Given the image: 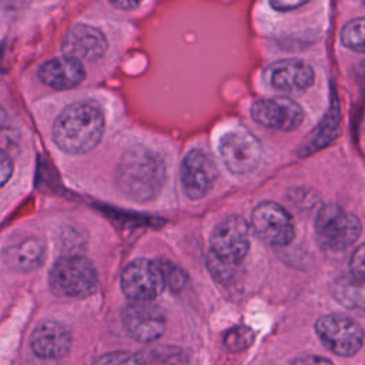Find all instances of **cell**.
<instances>
[{"mask_svg":"<svg viewBox=\"0 0 365 365\" xmlns=\"http://www.w3.org/2000/svg\"><path fill=\"white\" fill-rule=\"evenodd\" d=\"M13 171V163L10 160V157L0 150V187H3L7 180L10 178Z\"/></svg>","mask_w":365,"mask_h":365,"instance_id":"obj_24","label":"cell"},{"mask_svg":"<svg viewBox=\"0 0 365 365\" xmlns=\"http://www.w3.org/2000/svg\"><path fill=\"white\" fill-rule=\"evenodd\" d=\"M91 365H144V361L133 352L115 351L98 356Z\"/></svg>","mask_w":365,"mask_h":365,"instance_id":"obj_21","label":"cell"},{"mask_svg":"<svg viewBox=\"0 0 365 365\" xmlns=\"http://www.w3.org/2000/svg\"><path fill=\"white\" fill-rule=\"evenodd\" d=\"M115 180L125 197L134 201H148L164 185L165 167L154 151L144 147H133L120 158Z\"/></svg>","mask_w":365,"mask_h":365,"instance_id":"obj_1","label":"cell"},{"mask_svg":"<svg viewBox=\"0 0 365 365\" xmlns=\"http://www.w3.org/2000/svg\"><path fill=\"white\" fill-rule=\"evenodd\" d=\"M254 338H255V334L250 327L237 325L224 334L222 342L227 349L232 352H241L252 345Z\"/></svg>","mask_w":365,"mask_h":365,"instance_id":"obj_20","label":"cell"},{"mask_svg":"<svg viewBox=\"0 0 365 365\" xmlns=\"http://www.w3.org/2000/svg\"><path fill=\"white\" fill-rule=\"evenodd\" d=\"M157 265H158V268L161 271L164 284L168 285L170 288L180 289L185 284L187 277H185L184 271L178 265L173 264L171 261H161Z\"/></svg>","mask_w":365,"mask_h":365,"instance_id":"obj_22","label":"cell"},{"mask_svg":"<svg viewBox=\"0 0 365 365\" xmlns=\"http://www.w3.org/2000/svg\"><path fill=\"white\" fill-rule=\"evenodd\" d=\"M267 84L285 93H297L312 86L315 73L309 64L298 58H285L271 63L264 70Z\"/></svg>","mask_w":365,"mask_h":365,"instance_id":"obj_13","label":"cell"},{"mask_svg":"<svg viewBox=\"0 0 365 365\" xmlns=\"http://www.w3.org/2000/svg\"><path fill=\"white\" fill-rule=\"evenodd\" d=\"M3 117H4V115H3V111H1V108H0V124H1V121H3Z\"/></svg>","mask_w":365,"mask_h":365,"instance_id":"obj_28","label":"cell"},{"mask_svg":"<svg viewBox=\"0 0 365 365\" xmlns=\"http://www.w3.org/2000/svg\"><path fill=\"white\" fill-rule=\"evenodd\" d=\"M114 6L121 9H133V7H137L138 3H114Z\"/></svg>","mask_w":365,"mask_h":365,"instance_id":"obj_27","label":"cell"},{"mask_svg":"<svg viewBox=\"0 0 365 365\" xmlns=\"http://www.w3.org/2000/svg\"><path fill=\"white\" fill-rule=\"evenodd\" d=\"M341 40L345 47L365 53V17L354 19L345 24L341 33Z\"/></svg>","mask_w":365,"mask_h":365,"instance_id":"obj_19","label":"cell"},{"mask_svg":"<svg viewBox=\"0 0 365 365\" xmlns=\"http://www.w3.org/2000/svg\"><path fill=\"white\" fill-rule=\"evenodd\" d=\"M63 53L81 63V60H96L107 48L106 37L100 30L87 24L74 26L63 40Z\"/></svg>","mask_w":365,"mask_h":365,"instance_id":"obj_14","label":"cell"},{"mask_svg":"<svg viewBox=\"0 0 365 365\" xmlns=\"http://www.w3.org/2000/svg\"><path fill=\"white\" fill-rule=\"evenodd\" d=\"M291 365H334V364L329 359L319 355H307V356H299L294 359Z\"/></svg>","mask_w":365,"mask_h":365,"instance_id":"obj_25","label":"cell"},{"mask_svg":"<svg viewBox=\"0 0 365 365\" xmlns=\"http://www.w3.org/2000/svg\"><path fill=\"white\" fill-rule=\"evenodd\" d=\"M164 285L158 265L148 259L130 262L121 274V289L134 302H150L161 294Z\"/></svg>","mask_w":365,"mask_h":365,"instance_id":"obj_9","label":"cell"},{"mask_svg":"<svg viewBox=\"0 0 365 365\" xmlns=\"http://www.w3.org/2000/svg\"><path fill=\"white\" fill-rule=\"evenodd\" d=\"M351 274L365 281V242L361 244L351 255Z\"/></svg>","mask_w":365,"mask_h":365,"instance_id":"obj_23","label":"cell"},{"mask_svg":"<svg viewBox=\"0 0 365 365\" xmlns=\"http://www.w3.org/2000/svg\"><path fill=\"white\" fill-rule=\"evenodd\" d=\"M315 331L322 345L339 356H352L364 345L362 327L354 318L342 314L321 317L315 324Z\"/></svg>","mask_w":365,"mask_h":365,"instance_id":"obj_6","label":"cell"},{"mask_svg":"<svg viewBox=\"0 0 365 365\" xmlns=\"http://www.w3.org/2000/svg\"><path fill=\"white\" fill-rule=\"evenodd\" d=\"M250 250V225L238 217L231 215L215 225L211 234L210 257L227 267L235 268Z\"/></svg>","mask_w":365,"mask_h":365,"instance_id":"obj_5","label":"cell"},{"mask_svg":"<svg viewBox=\"0 0 365 365\" xmlns=\"http://www.w3.org/2000/svg\"><path fill=\"white\" fill-rule=\"evenodd\" d=\"M103 130L104 117L100 107L90 101H78L58 114L53 125V137L63 151L83 154L97 145Z\"/></svg>","mask_w":365,"mask_h":365,"instance_id":"obj_2","label":"cell"},{"mask_svg":"<svg viewBox=\"0 0 365 365\" xmlns=\"http://www.w3.org/2000/svg\"><path fill=\"white\" fill-rule=\"evenodd\" d=\"M332 295L349 309L365 311V281L351 272L342 274L334 281Z\"/></svg>","mask_w":365,"mask_h":365,"instance_id":"obj_18","label":"cell"},{"mask_svg":"<svg viewBox=\"0 0 365 365\" xmlns=\"http://www.w3.org/2000/svg\"><path fill=\"white\" fill-rule=\"evenodd\" d=\"M43 258L44 247L36 237H21L10 241L4 248V259L16 271H31L43 262Z\"/></svg>","mask_w":365,"mask_h":365,"instance_id":"obj_17","label":"cell"},{"mask_svg":"<svg viewBox=\"0 0 365 365\" xmlns=\"http://www.w3.org/2000/svg\"><path fill=\"white\" fill-rule=\"evenodd\" d=\"M251 225L255 234L274 247L288 245L295 235V225L291 214L272 201L259 202L251 214Z\"/></svg>","mask_w":365,"mask_h":365,"instance_id":"obj_8","label":"cell"},{"mask_svg":"<svg viewBox=\"0 0 365 365\" xmlns=\"http://www.w3.org/2000/svg\"><path fill=\"white\" fill-rule=\"evenodd\" d=\"M218 151L224 165L238 175L252 173L262 160L259 141L250 131L242 128L222 134L218 143Z\"/></svg>","mask_w":365,"mask_h":365,"instance_id":"obj_7","label":"cell"},{"mask_svg":"<svg viewBox=\"0 0 365 365\" xmlns=\"http://www.w3.org/2000/svg\"><path fill=\"white\" fill-rule=\"evenodd\" d=\"M251 117L264 127L292 131L304 121V111L295 101L287 97H272L254 101Z\"/></svg>","mask_w":365,"mask_h":365,"instance_id":"obj_11","label":"cell"},{"mask_svg":"<svg viewBox=\"0 0 365 365\" xmlns=\"http://www.w3.org/2000/svg\"><path fill=\"white\" fill-rule=\"evenodd\" d=\"M314 230L322 248L328 251H344L358 240L361 222L342 207L327 204L318 210Z\"/></svg>","mask_w":365,"mask_h":365,"instance_id":"obj_3","label":"cell"},{"mask_svg":"<svg viewBox=\"0 0 365 365\" xmlns=\"http://www.w3.org/2000/svg\"><path fill=\"white\" fill-rule=\"evenodd\" d=\"M217 165L212 157L202 148L190 150L181 163V187L190 200L202 198L217 178Z\"/></svg>","mask_w":365,"mask_h":365,"instance_id":"obj_10","label":"cell"},{"mask_svg":"<svg viewBox=\"0 0 365 365\" xmlns=\"http://www.w3.org/2000/svg\"><path fill=\"white\" fill-rule=\"evenodd\" d=\"M38 77L51 88L67 90L83 81L84 68L80 61L63 56L46 61L38 70Z\"/></svg>","mask_w":365,"mask_h":365,"instance_id":"obj_16","label":"cell"},{"mask_svg":"<svg viewBox=\"0 0 365 365\" xmlns=\"http://www.w3.org/2000/svg\"><path fill=\"white\" fill-rule=\"evenodd\" d=\"M97 287L94 265L81 255H67L56 261L50 271V288L57 297L78 298Z\"/></svg>","mask_w":365,"mask_h":365,"instance_id":"obj_4","label":"cell"},{"mask_svg":"<svg viewBox=\"0 0 365 365\" xmlns=\"http://www.w3.org/2000/svg\"><path fill=\"white\" fill-rule=\"evenodd\" d=\"M121 317L127 334L138 342L155 341L165 331V315L151 302H131Z\"/></svg>","mask_w":365,"mask_h":365,"instance_id":"obj_12","label":"cell"},{"mask_svg":"<svg viewBox=\"0 0 365 365\" xmlns=\"http://www.w3.org/2000/svg\"><path fill=\"white\" fill-rule=\"evenodd\" d=\"M70 332L56 321L40 322L30 338L33 352L43 359H60L70 349Z\"/></svg>","mask_w":365,"mask_h":365,"instance_id":"obj_15","label":"cell"},{"mask_svg":"<svg viewBox=\"0 0 365 365\" xmlns=\"http://www.w3.org/2000/svg\"><path fill=\"white\" fill-rule=\"evenodd\" d=\"M271 7H274L275 10L279 11H289V10H295L298 7H302L304 4H307V1H285V0H277V1H271L269 3Z\"/></svg>","mask_w":365,"mask_h":365,"instance_id":"obj_26","label":"cell"}]
</instances>
